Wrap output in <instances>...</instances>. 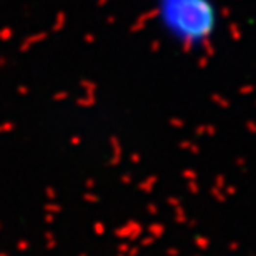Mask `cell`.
<instances>
[{
    "instance_id": "cell-1",
    "label": "cell",
    "mask_w": 256,
    "mask_h": 256,
    "mask_svg": "<svg viewBox=\"0 0 256 256\" xmlns=\"http://www.w3.org/2000/svg\"><path fill=\"white\" fill-rule=\"evenodd\" d=\"M150 14L163 39L185 53L211 47L223 27L220 0H150Z\"/></svg>"
}]
</instances>
